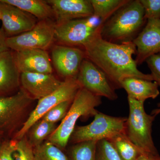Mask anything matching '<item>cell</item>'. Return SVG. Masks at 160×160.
<instances>
[{"mask_svg": "<svg viewBox=\"0 0 160 160\" xmlns=\"http://www.w3.org/2000/svg\"><path fill=\"white\" fill-rule=\"evenodd\" d=\"M146 22L140 0H129L106 22L100 23V35L115 44L132 42Z\"/></svg>", "mask_w": 160, "mask_h": 160, "instance_id": "cell-2", "label": "cell"}, {"mask_svg": "<svg viewBox=\"0 0 160 160\" xmlns=\"http://www.w3.org/2000/svg\"><path fill=\"white\" fill-rule=\"evenodd\" d=\"M57 25L67 21L93 17L90 0H50Z\"/></svg>", "mask_w": 160, "mask_h": 160, "instance_id": "cell-14", "label": "cell"}, {"mask_svg": "<svg viewBox=\"0 0 160 160\" xmlns=\"http://www.w3.org/2000/svg\"><path fill=\"white\" fill-rule=\"evenodd\" d=\"M16 141H3L0 145V160H14L13 155L16 150Z\"/></svg>", "mask_w": 160, "mask_h": 160, "instance_id": "cell-30", "label": "cell"}, {"mask_svg": "<svg viewBox=\"0 0 160 160\" xmlns=\"http://www.w3.org/2000/svg\"><path fill=\"white\" fill-rule=\"evenodd\" d=\"M158 108L154 109L152 111L151 114L156 117L160 113V103H159L158 105Z\"/></svg>", "mask_w": 160, "mask_h": 160, "instance_id": "cell-33", "label": "cell"}, {"mask_svg": "<svg viewBox=\"0 0 160 160\" xmlns=\"http://www.w3.org/2000/svg\"><path fill=\"white\" fill-rule=\"evenodd\" d=\"M151 74L159 86H160V52L152 56L146 60Z\"/></svg>", "mask_w": 160, "mask_h": 160, "instance_id": "cell-29", "label": "cell"}, {"mask_svg": "<svg viewBox=\"0 0 160 160\" xmlns=\"http://www.w3.org/2000/svg\"><path fill=\"white\" fill-rule=\"evenodd\" d=\"M33 99L24 89L13 95L0 97V135L11 133L21 126Z\"/></svg>", "mask_w": 160, "mask_h": 160, "instance_id": "cell-7", "label": "cell"}, {"mask_svg": "<svg viewBox=\"0 0 160 160\" xmlns=\"http://www.w3.org/2000/svg\"><path fill=\"white\" fill-rule=\"evenodd\" d=\"M73 100L65 101L58 104L49 110L41 119L53 124L62 121L67 114Z\"/></svg>", "mask_w": 160, "mask_h": 160, "instance_id": "cell-25", "label": "cell"}, {"mask_svg": "<svg viewBox=\"0 0 160 160\" xmlns=\"http://www.w3.org/2000/svg\"><path fill=\"white\" fill-rule=\"evenodd\" d=\"M77 78H68L51 94L39 100L22 126L15 134L12 139L21 140L27 134L32 125L41 119L49 110L62 102L72 101L81 88Z\"/></svg>", "mask_w": 160, "mask_h": 160, "instance_id": "cell-6", "label": "cell"}, {"mask_svg": "<svg viewBox=\"0 0 160 160\" xmlns=\"http://www.w3.org/2000/svg\"><path fill=\"white\" fill-rule=\"evenodd\" d=\"M56 26V23L51 19L40 21L29 31L6 38V46L15 52L28 49L46 50L54 39Z\"/></svg>", "mask_w": 160, "mask_h": 160, "instance_id": "cell-8", "label": "cell"}, {"mask_svg": "<svg viewBox=\"0 0 160 160\" xmlns=\"http://www.w3.org/2000/svg\"><path fill=\"white\" fill-rule=\"evenodd\" d=\"M94 17L78 19L58 24L54 38L66 46H84L99 28L100 23H94Z\"/></svg>", "mask_w": 160, "mask_h": 160, "instance_id": "cell-10", "label": "cell"}, {"mask_svg": "<svg viewBox=\"0 0 160 160\" xmlns=\"http://www.w3.org/2000/svg\"><path fill=\"white\" fill-rule=\"evenodd\" d=\"M129 0H90L93 11V17L102 24Z\"/></svg>", "mask_w": 160, "mask_h": 160, "instance_id": "cell-21", "label": "cell"}, {"mask_svg": "<svg viewBox=\"0 0 160 160\" xmlns=\"http://www.w3.org/2000/svg\"><path fill=\"white\" fill-rule=\"evenodd\" d=\"M101 28L83 46L86 58L92 62L104 72L115 89L122 88L125 79L136 78L153 81L151 74L140 71L135 60L137 49L133 42L118 44L103 39L100 35Z\"/></svg>", "mask_w": 160, "mask_h": 160, "instance_id": "cell-1", "label": "cell"}, {"mask_svg": "<svg viewBox=\"0 0 160 160\" xmlns=\"http://www.w3.org/2000/svg\"><path fill=\"white\" fill-rule=\"evenodd\" d=\"M13 156L14 160H36L33 147L26 136L21 140L16 141V150Z\"/></svg>", "mask_w": 160, "mask_h": 160, "instance_id": "cell-26", "label": "cell"}, {"mask_svg": "<svg viewBox=\"0 0 160 160\" xmlns=\"http://www.w3.org/2000/svg\"><path fill=\"white\" fill-rule=\"evenodd\" d=\"M129 112L125 133L130 141L143 151L158 153L152 136V125L156 116L148 114L144 102L128 96Z\"/></svg>", "mask_w": 160, "mask_h": 160, "instance_id": "cell-4", "label": "cell"}, {"mask_svg": "<svg viewBox=\"0 0 160 160\" xmlns=\"http://www.w3.org/2000/svg\"><path fill=\"white\" fill-rule=\"evenodd\" d=\"M6 39L2 32L0 30V53L9 50L6 46Z\"/></svg>", "mask_w": 160, "mask_h": 160, "instance_id": "cell-32", "label": "cell"}, {"mask_svg": "<svg viewBox=\"0 0 160 160\" xmlns=\"http://www.w3.org/2000/svg\"><path fill=\"white\" fill-rule=\"evenodd\" d=\"M86 58L84 50L66 46H55L52 51V58L56 69L66 78H77L80 66Z\"/></svg>", "mask_w": 160, "mask_h": 160, "instance_id": "cell-11", "label": "cell"}, {"mask_svg": "<svg viewBox=\"0 0 160 160\" xmlns=\"http://www.w3.org/2000/svg\"><path fill=\"white\" fill-rule=\"evenodd\" d=\"M94 117L89 125L76 126L69 141L74 144L87 141L98 142L125 132L127 118L111 116L98 111Z\"/></svg>", "mask_w": 160, "mask_h": 160, "instance_id": "cell-5", "label": "cell"}, {"mask_svg": "<svg viewBox=\"0 0 160 160\" xmlns=\"http://www.w3.org/2000/svg\"><path fill=\"white\" fill-rule=\"evenodd\" d=\"M128 96L145 102L148 99L156 98L160 94L158 85L155 82L136 78L125 79L122 82Z\"/></svg>", "mask_w": 160, "mask_h": 160, "instance_id": "cell-18", "label": "cell"}, {"mask_svg": "<svg viewBox=\"0 0 160 160\" xmlns=\"http://www.w3.org/2000/svg\"><path fill=\"white\" fill-rule=\"evenodd\" d=\"M21 73L9 50L0 53V94L16 88L20 83Z\"/></svg>", "mask_w": 160, "mask_h": 160, "instance_id": "cell-17", "label": "cell"}, {"mask_svg": "<svg viewBox=\"0 0 160 160\" xmlns=\"http://www.w3.org/2000/svg\"><path fill=\"white\" fill-rule=\"evenodd\" d=\"M62 82L52 73L26 72L20 75V83L22 89L33 99L40 100L51 94Z\"/></svg>", "mask_w": 160, "mask_h": 160, "instance_id": "cell-15", "label": "cell"}, {"mask_svg": "<svg viewBox=\"0 0 160 160\" xmlns=\"http://www.w3.org/2000/svg\"><path fill=\"white\" fill-rule=\"evenodd\" d=\"M15 62L20 73L51 74L52 73L50 59L46 50L28 49L15 52Z\"/></svg>", "mask_w": 160, "mask_h": 160, "instance_id": "cell-16", "label": "cell"}, {"mask_svg": "<svg viewBox=\"0 0 160 160\" xmlns=\"http://www.w3.org/2000/svg\"><path fill=\"white\" fill-rule=\"evenodd\" d=\"M137 49L135 62L140 66L160 52V27L153 20H148L142 30L133 41Z\"/></svg>", "mask_w": 160, "mask_h": 160, "instance_id": "cell-13", "label": "cell"}, {"mask_svg": "<svg viewBox=\"0 0 160 160\" xmlns=\"http://www.w3.org/2000/svg\"><path fill=\"white\" fill-rule=\"evenodd\" d=\"M96 158L97 160H122L111 143L106 139L98 142Z\"/></svg>", "mask_w": 160, "mask_h": 160, "instance_id": "cell-27", "label": "cell"}, {"mask_svg": "<svg viewBox=\"0 0 160 160\" xmlns=\"http://www.w3.org/2000/svg\"><path fill=\"white\" fill-rule=\"evenodd\" d=\"M1 142H2V141H1V140H0V145H1Z\"/></svg>", "mask_w": 160, "mask_h": 160, "instance_id": "cell-35", "label": "cell"}, {"mask_svg": "<svg viewBox=\"0 0 160 160\" xmlns=\"http://www.w3.org/2000/svg\"><path fill=\"white\" fill-rule=\"evenodd\" d=\"M36 160H69L60 148L49 141L33 148Z\"/></svg>", "mask_w": 160, "mask_h": 160, "instance_id": "cell-23", "label": "cell"}, {"mask_svg": "<svg viewBox=\"0 0 160 160\" xmlns=\"http://www.w3.org/2000/svg\"><path fill=\"white\" fill-rule=\"evenodd\" d=\"M77 79L81 88L99 97L117 99L115 88L106 75L88 59L83 60Z\"/></svg>", "mask_w": 160, "mask_h": 160, "instance_id": "cell-9", "label": "cell"}, {"mask_svg": "<svg viewBox=\"0 0 160 160\" xmlns=\"http://www.w3.org/2000/svg\"><path fill=\"white\" fill-rule=\"evenodd\" d=\"M157 24L158 26H159V27H160V21H158V22H157Z\"/></svg>", "mask_w": 160, "mask_h": 160, "instance_id": "cell-34", "label": "cell"}, {"mask_svg": "<svg viewBox=\"0 0 160 160\" xmlns=\"http://www.w3.org/2000/svg\"><path fill=\"white\" fill-rule=\"evenodd\" d=\"M136 160H160V155L158 153L143 151Z\"/></svg>", "mask_w": 160, "mask_h": 160, "instance_id": "cell-31", "label": "cell"}, {"mask_svg": "<svg viewBox=\"0 0 160 160\" xmlns=\"http://www.w3.org/2000/svg\"><path fill=\"white\" fill-rule=\"evenodd\" d=\"M98 142L87 141L74 144L72 147V160H97Z\"/></svg>", "mask_w": 160, "mask_h": 160, "instance_id": "cell-24", "label": "cell"}, {"mask_svg": "<svg viewBox=\"0 0 160 160\" xmlns=\"http://www.w3.org/2000/svg\"><path fill=\"white\" fill-rule=\"evenodd\" d=\"M107 140L114 147L122 160H136L143 151L132 142L125 132Z\"/></svg>", "mask_w": 160, "mask_h": 160, "instance_id": "cell-20", "label": "cell"}, {"mask_svg": "<svg viewBox=\"0 0 160 160\" xmlns=\"http://www.w3.org/2000/svg\"><path fill=\"white\" fill-rule=\"evenodd\" d=\"M56 124L46 122L41 119L32 125L27 133H29V142L34 148L41 145L57 128Z\"/></svg>", "mask_w": 160, "mask_h": 160, "instance_id": "cell-22", "label": "cell"}, {"mask_svg": "<svg viewBox=\"0 0 160 160\" xmlns=\"http://www.w3.org/2000/svg\"><path fill=\"white\" fill-rule=\"evenodd\" d=\"M0 14L3 29L9 35L16 36L29 31L37 23L34 17L2 0Z\"/></svg>", "mask_w": 160, "mask_h": 160, "instance_id": "cell-12", "label": "cell"}, {"mask_svg": "<svg viewBox=\"0 0 160 160\" xmlns=\"http://www.w3.org/2000/svg\"><path fill=\"white\" fill-rule=\"evenodd\" d=\"M1 14H0V20H1Z\"/></svg>", "mask_w": 160, "mask_h": 160, "instance_id": "cell-36", "label": "cell"}, {"mask_svg": "<svg viewBox=\"0 0 160 160\" xmlns=\"http://www.w3.org/2000/svg\"><path fill=\"white\" fill-rule=\"evenodd\" d=\"M4 2L18 7L33 16L40 21L51 19L54 17L51 6L46 1L41 0H2Z\"/></svg>", "mask_w": 160, "mask_h": 160, "instance_id": "cell-19", "label": "cell"}, {"mask_svg": "<svg viewBox=\"0 0 160 160\" xmlns=\"http://www.w3.org/2000/svg\"><path fill=\"white\" fill-rule=\"evenodd\" d=\"M146 20H160V0H140Z\"/></svg>", "mask_w": 160, "mask_h": 160, "instance_id": "cell-28", "label": "cell"}, {"mask_svg": "<svg viewBox=\"0 0 160 160\" xmlns=\"http://www.w3.org/2000/svg\"><path fill=\"white\" fill-rule=\"evenodd\" d=\"M101 98L84 88H80L66 116L48 138V141L60 149L66 148L78 120L82 117H94L98 112L96 108L102 104Z\"/></svg>", "mask_w": 160, "mask_h": 160, "instance_id": "cell-3", "label": "cell"}]
</instances>
